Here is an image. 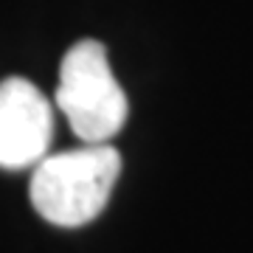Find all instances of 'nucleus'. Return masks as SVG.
<instances>
[{
    "instance_id": "obj_2",
    "label": "nucleus",
    "mask_w": 253,
    "mask_h": 253,
    "mask_svg": "<svg viewBox=\"0 0 253 253\" xmlns=\"http://www.w3.org/2000/svg\"><path fill=\"white\" fill-rule=\"evenodd\" d=\"M56 107L84 144H110L121 132L129 104L110 71L107 48L96 40H82L68 48L59 65Z\"/></svg>"
},
{
    "instance_id": "obj_3",
    "label": "nucleus",
    "mask_w": 253,
    "mask_h": 253,
    "mask_svg": "<svg viewBox=\"0 0 253 253\" xmlns=\"http://www.w3.org/2000/svg\"><path fill=\"white\" fill-rule=\"evenodd\" d=\"M54 132L51 104L23 76L0 82V169H26L45 158Z\"/></svg>"
},
{
    "instance_id": "obj_1",
    "label": "nucleus",
    "mask_w": 253,
    "mask_h": 253,
    "mask_svg": "<svg viewBox=\"0 0 253 253\" xmlns=\"http://www.w3.org/2000/svg\"><path fill=\"white\" fill-rule=\"evenodd\" d=\"M121 174V155L110 144L51 155L31 174V206L56 228H82L104 211Z\"/></svg>"
}]
</instances>
